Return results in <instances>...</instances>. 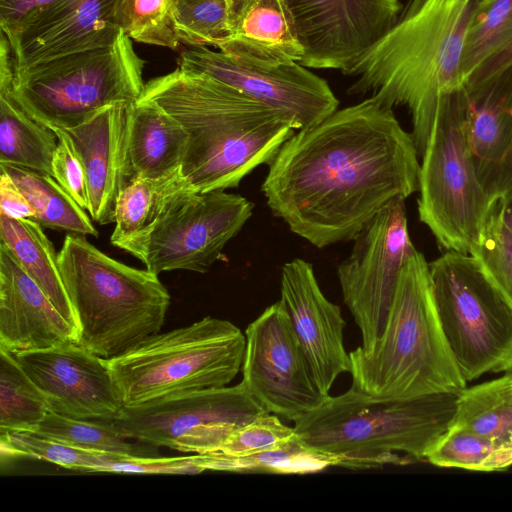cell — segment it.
I'll list each match as a JSON object with an SVG mask.
<instances>
[{
    "instance_id": "31",
    "label": "cell",
    "mask_w": 512,
    "mask_h": 512,
    "mask_svg": "<svg viewBox=\"0 0 512 512\" xmlns=\"http://www.w3.org/2000/svg\"><path fill=\"white\" fill-rule=\"evenodd\" d=\"M32 434L85 450L132 457L159 456L154 445L128 441L112 420L76 419L50 411Z\"/></svg>"
},
{
    "instance_id": "15",
    "label": "cell",
    "mask_w": 512,
    "mask_h": 512,
    "mask_svg": "<svg viewBox=\"0 0 512 512\" xmlns=\"http://www.w3.org/2000/svg\"><path fill=\"white\" fill-rule=\"evenodd\" d=\"M179 67L206 73L288 116L296 129L319 123L339 101L323 78L299 62L269 63L206 46L184 50Z\"/></svg>"
},
{
    "instance_id": "28",
    "label": "cell",
    "mask_w": 512,
    "mask_h": 512,
    "mask_svg": "<svg viewBox=\"0 0 512 512\" xmlns=\"http://www.w3.org/2000/svg\"><path fill=\"white\" fill-rule=\"evenodd\" d=\"M191 191L194 190L181 168L160 178H135L127 182L117 198L111 244L147 229L179 197Z\"/></svg>"
},
{
    "instance_id": "3",
    "label": "cell",
    "mask_w": 512,
    "mask_h": 512,
    "mask_svg": "<svg viewBox=\"0 0 512 512\" xmlns=\"http://www.w3.org/2000/svg\"><path fill=\"white\" fill-rule=\"evenodd\" d=\"M481 0H409L390 30L342 73L356 77L349 94L372 92L383 105L406 106L424 153L441 100L466 91V37Z\"/></svg>"
},
{
    "instance_id": "19",
    "label": "cell",
    "mask_w": 512,
    "mask_h": 512,
    "mask_svg": "<svg viewBox=\"0 0 512 512\" xmlns=\"http://www.w3.org/2000/svg\"><path fill=\"white\" fill-rule=\"evenodd\" d=\"M114 0H57L10 43L15 72L65 55L107 46L121 29Z\"/></svg>"
},
{
    "instance_id": "34",
    "label": "cell",
    "mask_w": 512,
    "mask_h": 512,
    "mask_svg": "<svg viewBox=\"0 0 512 512\" xmlns=\"http://www.w3.org/2000/svg\"><path fill=\"white\" fill-rule=\"evenodd\" d=\"M430 464L469 471H503L512 466V446L449 427L426 455Z\"/></svg>"
},
{
    "instance_id": "36",
    "label": "cell",
    "mask_w": 512,
    "mask_h": 512,
    "mask_svg": "<svg viewBox=\"0 0 512 512\" xmlns=\"http://www.w3.org/2000/svg\"><path fill=\"white\" fill-rule=\"evenodd\" d=\"M0 448L2 457H31L92 472H109L115 461L127 456L76 448L26 432L0 434Z\"/></svg>"
},
{
    "instance_id": "12",
    "label": "cell",
    "mask_w": 512,
    "mask_h": 512,
    "mask_svg": "<svg viewBox=\"0 0 512 512\" xmlns=\"http://www.w3.org/2000/svg\"><path fill=\"white\" fill-rule=\"evenodd\" d=\"M266 412L241 381L123 407L112 421L129 439L206 454L218 452L236 429Z\"/></svg>"
},
{
    "instance_id": "18",
    "label": "cell",
    "mask_w": 512,
    "mask_h": 512,
    "mask_svg": "<svg viewBox=\"0 0 512 512\" xmlns=\"http://www.w3.org/2000/svg\"><path fill=\"white\" fill-rule=\"evenodd\" d=\"M280 300L320 391L329 395L336 378L350 372L341 309L322 292L311 263L293 259L281 270Z\"/></svg>"
},
{
    "instance_id": "13",
    "label": "cell",
    "mask_w": 512,
    "mask_h": 512,
    "mask_svg": "<svg viewBox=\"0 0 512 512\" xmlns=\"http://www.w3.org/2000/svg\"><path fill=\"white\" fill-rule=\"evenodd\" d=\"M350 255L337 268L345 305L361 333L362 350L380 338L402 268L415 249L408 232L405 199L374 215L352 239Z\"/></svg>"
},
{
    "instance_id": "22",
    "label": "cell",
    "mask_w": 512,
    "mask_h": 512,
    "mask_svg": "<svg viewBox=\"0 0 512 512\" xmlns=\"http://www.w3.org/2000/svg\"><path fill=\"white\" fill-rule=\"evenodd\" d=\"M467 100L475 169L486 192L500 199L512 186V70Z\"/></svg>"
},
{
    "instance_id": "7",
    "label": "cell",
    "mask_w": 512,
    "mask_h": 512,
    "mask_svg": "<svg viewBox=\"0 0 512 512\" xmlns=\"http://www.w3.org/2000/svg\"><path fill=\"white\" fill-rule=\"evenodd\" d=\"M246 337L228 320L206 316L146 338L106 359L123 407L227 386L242 368Z\"/></svg>"
},
{
    "instance_id": "41",
    "label": "cell",
    "mask_w": 512,
    "mask_h": 512,
    "mask_svg": "<svg viewBox=\"0 0 512 512\" xmlns=\"http://www.w3.org/2000/svg\"><path fill=\"white\" fill-rule=\"evenodd\" d=\"M55 1L57 0H0V27L9 43Z\"/></svg>"
},
{
    "instance_id": "2",
    "label": "cell",
    "mask_w": 512,
    "mask_h": 512,
    "mask_svg": "<svg viewBox=\"0 0 512 512\" xmlns=\"http://www.w3.org/2000/svg\"><path fill=\"white\" fill-rule=\"evenodd\" d=\"M140 98L157 103L188 133L181 172L196 193L238 187L297 130L281 111L179 66L147 81Z\"/></svg>"
},
{
    "instance_id": "30",
    "label": "cell",
    "mask_w": 512,
    "mask_h": 512,
    "mask_svg": "<svg viewBox=\"0 0 512 512\" xmlns=\"http://www.w3.org/2000/svg\"><path fill=\"white\" fill-rule=\"evenodd\" d=\"M0 169L9 174L28 199L35 211L32 220L42 227L98 236L92 218L51 175L14 165L0 164Z\"/></svg>"
},
{
    "instance_id": "26",
    "label": "cell",
    "mask_w": 512,
    "mask_h": 512,
    "mask_svg": "<svg viewBox=\"0 0 512 512\" xmlns=\"http://www.w3.org/2000/svg\"><path fill=\"white\" fill-rule=\"evenodd\" d=\"M0 242L11 250L22 268L78 334L75 314L59 269L58 254L42 226L32 219L12 218L0 213Z\"/></svg>"
},
{
    "instance_id": "20",
    "label": "cell",
    "mask_w": 512,
    "mask_h": 512,
    "mask_svg": "<svg viewBox=\"0 0 512 512\" xmlns=\"http://www.w3.org/2000/svg\"><path fill=\"white\" fill-rule=\"evenodd\" d=\"M77 337V330L0 242V348L16 354L77 342Z\"/></svg>"
},
{
    "instance_id": "37",
    "label": "cell",
    "mask_w": 512,
    "mask_h": 512,
    "mask_svg": "<svg viewBox=\"0 0 512 512\" xmlns=\"http://www.w3.org/2000/svg\"><path fill=\"white\" fill-rule=\"evenodd\" d=\"M238 0H177L180 43L215 46L228 35Z\"/></svg>"
},
{
    "instance_id": "11",
    "label": "cell",
    "mask_w": 512,
    "mask_h": 512,
    "mask_svg": "<svg viewBox=\"0 0 512 512\" xmlns=\"http://www.w3.org/2000/svg\"><path fill=\"white\" fill-rule=\"evenodd\" d=\"M245 197L215 190L183 194L150 227L114 246L139 259L149 271L207 272L226 244L253 214Z\"/></svg>"
},
{
    "instance_id": "16",
    "label": "cell",
    "mask_w": 512,
    "mask_h": 512,
    "mask_svg": "<svg viewBox=\"0 0 512 512\" xmlns=\"http://www.w3.org/2000/svg\"><path fill=\"white\" fill-rule=\"evenodd\" d=\"M307 68L343 71L394 25L399 0H285Z\"/></svg>"
},
{
    "instance_id": "42",
    "label": "cell",
    "mask_w": 512,
    "mask_h": 512,
    "mask_svg": "<svg viewBox=\"0 0 512 512\" xmlns=\"http://www.w3.org/2000/svg\"><path fill=\"white\" fill-rule=\"evenodd\" d=\"M0 213L12 218L33 219L35 211L28 199L9 176L0 169Z\"/></svg>"
},
{
    "instance_id": "23",
    "label": "cell",
    "mask_w": 512,
    "mask_h": 512,
    "mask_svg": "<svg viewBox=\"0 0 512 512\" xmlns=\"http://www.w3.org/2000/svg\"><path fill=\"white\" fill-rule=\"evenodd\" d=\"M214 47L269 63L300 62L304 56L285 0H238L228 35Z\"/></svg>"
},
{
    "instance_id": "40",
    "label": "cell",
    "mask_w": 512,
    "mask_h": 512,
    "mask_svg": "<svg viewBox=\"0 0 512 512\" xmlns=\"http://www.w3.org/2000/svg\"><path fill=\"white\" fill-rule=\"evenodd\" d=\"M58 145L52 159V177L85 210L89 198L86 174L81 158L70 137L60 128H51Z\"/></svg>"
},
{
    "instance_id": "33",
    "label": "cell",
    "mask_w": 512,
    "mask_h": 512,
    "mask_svg": "<svg viewBox=\"0 0 512 512\" xmlns=\"http://www.w3.org/2000/svg\"><path fill=\"white\" fill-rule=\"evenodd\" d=\"M49 406L14 355L0 348V434L33 433Z\"/></svg>"
},
{
    "instance_id": "27",
    "label": "cell",
    "mask_w": 512,
    "mask_h": 512,
    "mask_svg": "<svg viewBox=\"0 0 512 512\" xmlns=\"http://www.w3.org/2000/svg\"><path fill=\"white\" fill-rule=\"evenodd\" d=\"M11 90H0V164L52 176L58 138L51 128L34 120L20 107Z\"/></svg>"
},
{
    "instance_id": "35",
    "label": "cell",
    "mask_w": 512,
    "mask_h": 512,
    "mask_svg": "<svg viewBox=\"0 0 512 512\" xmlns=\"http://www.w3.org/2000/svg\"><path fill=\"white\" fill-rule=\"evenodd\" d=\"M113 19L132 40L176 49L177 0H114Z\"/></svg>"
},
{
    "instance_id": "10",
    "label": "cell",
    "mask_w": 512,
    "mask_h": 512,
    "mask_svg": "<svg viewBox=\"0 0 512 512\" xmlns=\"http://www.w3.org/2000/svg\"><path fill=\"white\" fill-rule=\"evenodd\" d=\"M438 316L467 382L512 369V307L468 253L429 263Z\"/></svg>"
},
{
    "instance_id": "43",
    "label": "cell",
    "mask_w": 512,
    "mask_h": 512,
    "mask_svg": "<svg viewBox=\"0 0 512 512\" xmlns=\"http://www.w3.org/2000/svg\"><path fill=\"white\" fill-rule=\"evenodd\" d=\"M498 207L503 223L512 233V186L498 200Z\"/></svg>"
},
{
    "instance_id": "1",
    "label": "cell",
    "mask_w": 512,
    "mask_h": 512,
    "mask_svg": "<svg viewBox=\"0 0 512 512\" xmlns=\"http://www.w3.org/2000/svg\"><path fill=\"white\" fill-rule=\"evenodd\" d=\"M419 158L393 109L371 96L295 131L261 190L294 234L323 248L352 241L391 201L418 191Z\"/></svg>"
},
{
    "instance_id": "24",
    "label": "cell",
    "mask_w": 512,
    "mask_h": 512,
    "mask_svg": "<svg viewBox=\"0 0 512 512\" xmlns=\"http://www.w3.org/2000/svg\"><path fill=\"white\" fill-rule=\"evenodd\" d=\"M188 140V133L173 116L154 101L139 98L129 111L126 183L135 178H160L180 169Z\"/></svg>"
},
{
    "instance_id": "4",
    "label": "cell",
    "mask_w": 512,
    "mask_h": 512,
    "mask_svg": "<svg viewBox=\"0 0 512 512\" xmlns=\"http://www.w3.org/2000/svg\"><path fill=\"white\" fill-rule=\"evenodd\" d=\"M352 387L375 398L406 400L467 387L435 305L429 263L408 256L380 338L349 352Z\"/></svg>"
},
{
    "instance_id": "32",
    "label": "cell",
    "mask_w": 512,
    "mask_h": 512,
    "mask_svg": "<svg viewBox=\"0 0 512 512\" xmlns=\"http://www.w3.org/2000/svg\"><path fill=\"white\" fill-rule=\"evenodd\" d=\"M203 465L205 470L213 471L307 474L340 466V460L310 448L296 434L295 438L278 447L247 456L206 453L203 454Z\"/></svg>"
},
{
    "instance_id": "21",
    "label": "cell",
    "mask_w": 512,
    "mask_h": 512,
    "mask_svg": "<svg viewBox=\"0 0 512 512\" xmlns=\"http://www.w3.org/2000/svg\"><path fill=\"white\" fill-rule=\"evenodd\" d=\"M132 104L108 105L83 123L62 129L70 137L84 166L89 198L87 212L101 225L114 222L117 198L126 184Z\"/></svg>"
},
{
    "instance_id": "29",
    "label": "cell",
    "mask_w": 512,
    "mask_h": 512,
    "mask_svg": "<svg viewBox=\"0 0 512 512\" xmlns=\"http://www.w3.org/2000/svg\"><path fill=\"white\" fill-rule=\"evenodd\" d=\"M450 427L512 446V369L501 377L463 389Z\"/></svg>"
},
{
    "instance_id": "14",
    "label": "cell",
    "mask_w": 512,
    "mask_h": 512,
    "mask_svg": "<svg viewBox=\"0 0 512 512\" xmlns=\"http://www.w3.org/2000/svg\"><path fill=\"white\" fill-rule=\"evenodd\" d=\"M245 337L242 382L268 413L295 422L329 396L318 388L280 299L247 326Z\"/></svg>"
},
{
    "instance_id": "38",
    "label": "cell",
    "mask_w": 512,
    "mask_h": 512,
    "mask_svg": "<svg viewBox=\"0 0 512 512\" xmlns=\"http://www.w3.org/2000/svg\"><path fill=\"white\" fill-rule=\"evenodd\" d=\"M469 254L479 261L487 277L512 307V233L501 219L498 200Z\"/></svg>"
},
{
    "instance_id": "6",
    "label": "cell",
    "mask_w": 512,
    "mask_h": 512,
    "mask_svg": "<svg viewBox=\"0 0 512 512\" xmlns=\"http://www.w3.org/2000/svg\"><path fill=\"white\" fill-rule=\"evenodd\" d=\"M58 264L79 345L110 359L159 333L170 294L158 274L119 262L76 233L65 237Z\"/></svg>"
},
{
    "instance_id": "9",
    "label": "cell",
    "mask_w": 512,
    "mask_h": 512,
    "mask_svg": "<svg viewBox=\"0 0 512 512\" xmlns=\"http://www.w3.org/2000/svg\"><path fill=\"white\" fill-rule=\"evenodd\" d=\"M466 91L440 101L419 173V219L446 251L470 253L493 205L474 165Z\"/></svg>"
},
{
    "instance_id": "5",
    "label": "cell",
    "mask_w": 512,
    "mask_h": 512,
    "mask_svg": "<svg viewBox=\"0 0 512 512\" xmlns=\"http://www.w3.org/2000/svg\"><path fill=\"white\" fill-rule=\"evenodd\" d=\"M458 393L406 400L375 398L352 386L328 396L294 422L304 444L333 455L340 466L368 469L425 461L449 429Z\"/></svg>"
},
{
    "instance_id": "8",
    "label": "cell",
    "mask_w": 512,
    "mask_h": 512,
    "mask_svg": "<svg viewBox=\"0 0 512 512\" xmlns=\"http://www.w3.org/2000/svg\"><path fill=\"white\" fill-rule=\"evenodd\" d=\"M144 65L121 30L107 46L16 71L11 95L37 122L71 128L108 105L135 103L145 85Z\"/></svg>"
},
{
    "instance_id": "17",
    "label": "cell",
    "mask_w": 512,
    "mask_h": 512,
    "mask_svg": "<svg viewBox=\"0 0 512 512\" xmlns=\"http://www.w3.org/2000/svg\"><path fill=\"white\" fill-rule=\"evenodd\" d=\"M51 412L85 420H113L123 406L107 360L77 342L13 354Z\"/></svg>"
},
{
    "instance_id": "39",
    "label": "cell",
    "mask_w": 512,
    "mask_h": 512,
    "mask_svg": "<svg viewBox=\"0 0 512 512\" xmlns=\"http://www.w3.org/2000/svg\"><path fill=\"white\" fill-rule=\"evenodd\" d=\"M295 437L294 427L283 424L277 415L266 412L236 429L218 452L247 456L273 449Z\"/></svg>"
},
{
    "instance_id": "25",
    "label": "cell",
    "mask_w": 512,
    "mask_h": 512,
    "mask_svg": "<svg viewBox=\"0 0 512 512\" xmlns=\"http://www.w3.org/2000/svg\"><path fill=\"white\" fill-rule=\"evenodd\" d=\"M512 70V0H481L470 23L463 55L466 95L492 85Z\"/></svg>"
}]
</instances>
